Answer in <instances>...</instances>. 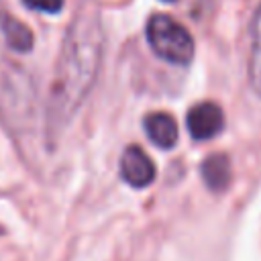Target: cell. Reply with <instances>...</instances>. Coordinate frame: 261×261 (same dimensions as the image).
Wrapping results in <instances>:
<instances>
[{"label":"cell","mask_w":261,"mask_h":261,"mask_svg":"<svg viewBox=\"0 0 261 261\" xmlns=\"http://www.w3.org/2000/svg\"><path fill=\"white\" fill-rule=\"evenodd\" d=\"M24 6H29L31 10L37 12H47V14H57L63 8L65 0H22Z\"/></svg>","instance_id":"obj_9"},{"label":"cell","mask_w":261,"mask_h":261,"mask_svg":"<svg viewBox=\"0 0 261 261\" xmlns=\"http://www.w3.org/2000/svg\"><path fill=\"white\" fill-rule=\"evenodd\" d=\"M0 33L4 35L8 47L16 53H29L33 49V31L12 14H0Z\"/></svg>","instance_id":"obj_7"},{"label":"cell","mask_w":261,"mask_h":261,"mask_svg":"<svg viewBox=\"0 0 261 261\" xmlns=\"http://www.w3.org/2000/svg\"><path fill=\"white\" fill-rule=\"evenodd\" d=\"M118 171L122 181H126L130 188H147L155 179V163L151 157L139 147V145H128L118 161Z\"/></svg>","instance_id":"obj_4"},{"label":"cell","mask_w":261,"mask_h":261,"mask_svg":"<svg viewBox=\"0 0 261 261\" xmlns=\"http://www.w3.org/2000/svg\"><path fill=\"white\" fill-rule=\"evenodd\" d=\"M143 128L153 145L159 149H171L177 143V122L167 112H151L143 118Z\"/></svg>","instance_id":"obj_5"},{"label":"cell","mask_w":261,"mask_h":261,"mask_svg":"<svg viewBox=\"0 0 261 261\" xmlns=\"http://www.w3.org/2000/svg\"><path fill=\"white\" fill-rule=\"evenodd\" d=\"M145 37L151 51L173 65H188L194 57L196 45L190 31L167 14H153L147 20Z\"/></svg>","instance_id":"obj_2"},{"label":"cell","mask_w":261,"mask_h":261,"mask_svg":"<svg viewBox=\"0 0 261 261\" xmlns=\"http://www.w3.org/2000/svg\"><path fill=\"white\" fill-rule=\"evenodd\" d=\"M200 175L210 192H224L232 179L230 159L224 153H210L200 163Z\"/></svg>","instance_id":"obj_6"},{"label":"cell","mask_w":261,"mask_h":261,"mask_svg":"<svg viewBox=\"0 0 261 261\" xmlns=\"http://www.w3.org/2000/svg\"><path fill=\"white\" fill-rule=\"evenodd\" d=\"M163 2H173V0H163Z\"/></svg>","instance_id":"obj_10"},{"label":"cell","mask_w":261,"mask_h":261,"mask_svg":"<svg viewBox=\"0 0 261 261\" xmlns=\"http://www.w3.org/2000/svg\"><path fill=\"white\" fill-rule=\"evenodd\" d=\"M249 86L261 98V4L255 10L251 22V51H249Z\"/></svg>","instance_id":"obj_8"},{"label":"cell","mask_w":261,"mask_h":261,"mask_svg":"<svg viewBox=\"0 0 261 261\" xmlns=\"http://www.w3.org/2000/svg\"><path fill=\"white\" fill-rule=\"evenodd\" d=\"M186 126L194 141H208L224 128V112L216 102H198L186 114Z\"/></svg>","instance_id":"obj_3"},{"label":"cell","mask_w":261,"mask_h":261,"mask_svg":"<svg viewBox=\"0 0 261 261\" xmlns=\"http://www.w3.org/2000/svg\"><path fill=\"white\" fill-rule=\"evenodd\" d=\"M102 53L104 31L100 10L98 6L86 2L71 18L57 55L47 100L49 137L59 135V130L69 124L84 104L98 77Z\"/></svg>","instance_id":"obj_1"}]
</instances>
